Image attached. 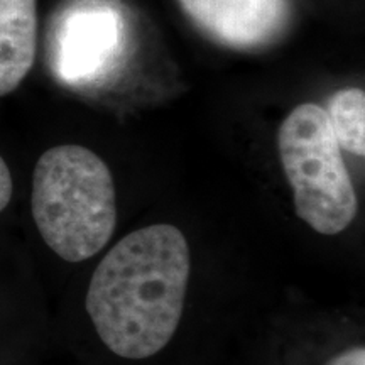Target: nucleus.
<instances>
[{
    "instance_id": "obj_2",
    "label": "nucleus",
    "mask_w": 365,
    "mask_h": 365,
    "mask_svg": "<svg viewBox=\"0 0 365 365\" xmlns=\"http://www.w3.org/2000/svg\"><path fill=\"white\" fill-rule=\"evenodd\" d=\"M31 210L44 244L66 262H81L108 244L117 195L105 161L83 145L48 149L33 173Z\"/></svg>"
},
{
    "instance_id": "obj_3",
    "label": "nucleus",
    "mask_w": 365,
    "mask_h": 365,
    "mask_svg": "<svg viewBox=\"0 0 365 365\" xmlns=\"http://www.w3.org/2000/svg\"><path fill=\"white\" fill-rule=\"evenodd\" d=\"M277 149L296 215L322 235L346 230L357 217L359 200L325 108L301 103L291 110L277 130Z\"/></svg>"
},
{
    "instance_id": "obj_7",
    "label": "nucleus",
    "mask_w": 365,
    "mask_h": 365,
    "mask_svg": "<svg viewBox=\"0 0 365 365\" xmlns=\"http://www.w3.org/2000/svg\"><path fill=\"white\" fill-rule=\"evenodd\" d=\"M328 124L341 150L364 158L365 93L362 88H344L328 100Z\"/></svg>"
},
{
    "instance_id": "obj_1",
    "label": "nucleus",
    "mask_w": 365,
    "mask_h": 365,
    "mask_svg": "<svg viewBox=\"0 0 365 365\" xmlns=\"http://www.w3.org/2000/svg\"><path fill=\"white\" fill-rule=\"evenodd\" d=\"M190 272L188 240L175 225H149L118 240L86 293V312L105 346L129 360L161 352L180 327Z\"/></svg>"
},
{
    "instance_id": "obj_6",
    "label": "nucleus",
    "mask_w": 365,
    "mask_h": 365,
    "mask_svg": "<svg viewBox=\"0 0 365 365\" xmlns=\"http://www.w3.org/2000/svg\"><path fill=\"white\" fill-rule=\"evenodd\" d=\"M38 49V0H0V97L17 90Z\"/></svg>"
},
{
    "instance_id": "obj_9",
    "label": "nucleus",
    "mask_w": 365,
    "mask_h": 365,
    "mask_svg": "<svg viewBox=\"0 0 365 365\" xmlns=\"http://www.w3.org/2000/svg\"><path fill=\"white\" fill-rule=\"evenodd\" d=\"M327 365H365V349L362 345L346 349L328 360Z\"/></svg>"
},
{
    "instance_id": "obj_4",
    "label": "nucleus",
    "mask_w": 365,
    "mask_h": 365,
    "mask_svg": "<svg viewBox=\"0 0 365 365\" xmlns=\"http://www.w3.org/2000/svg\"><path fill=\"white\" fill-rule=\"evenodd\" d=\"M205 38L222 48L261 51L289 33L293 0H178Z\"/></svg>"
},
{
    "instance_id": "obj_8",
    "label": "nucleus",
    "mask_w": 365,
    "mask_h": 365,
    "mask_svg": "<svg viewBox=\"0 0 365 365\" xmlns=\"http://www.w3.org/2000/svg\"><path fill=\"white\" fill-rule=\"evenodd\" d=\"M12 175L11 170H9L7 163L4 161V158L0 156V212L7 208L9 202L12 198Z\"/></svg>"
},
{
    "instance_id": "obj_5",
    "label": "nucleus",
    "mask_w": 365,
    "mask_h": 365,
    "mask_svg": "<svg viewBox=\"0 0 365 365\" xmlns=\"http://www.w3.org/2000/svg\"><path fill=\"white\" fill-rule=\"evenodd\" d=\"M115 14L98 6L63 11L54 24L53 70L65 83H81L98 75L117 48Z\"/></svg>"
}]
</instances>
